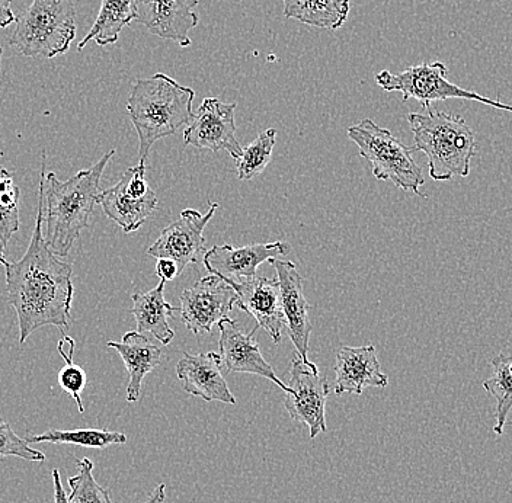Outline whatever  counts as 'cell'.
<instances>
[{
    "instance_id": "6da1fadb",
    "label": "cell",
    "mask_w": 512,
    "mask_h": 503,
    "mask_svg": "<svg viewBox=\"0 0 512 503\" xmlns=\"http://www.w3.org/2000/svg\"><path fill=\"white\" fill-rule=\"evenodd\" d=\"M40 176L37 220L27 253L16 262H3L9 304L18 316L19 344L43 326H56L63 333L72 322L73 268L48 248L44 239V181L46 156Z\"/></svg>"
},
{
    "instance_id": "8fae6325",
    "label": "cell",
    "mask_w": 512,
    "mask_h": 503,
    "mask_svg": "<svg viewBox=\"0 0 512 503\" xmlns=\"http://www.w3.org/2000/svg\"><path fill=\"white\" fill-rule=\"evenodd\" d=\"M236 102L206 98L184 130V143L200 150L220 152L226 150L230 158L238 160L243 147L236 139Z\"/></svg>"
},
{
    "instance_id": "836d02e7",
    "label": "cell",
    "mask_w": 512,
    "mask_h": 503,
    "mask_svg": "<svg viewBox=\"0 0 512 503\" xmlns=\"http://www.w3.org/2000/svg\"><path fill=\"white\" fill-rule=\"evenodd\" d=\"M166 501V485L165 483H159L158 488L155 489V492L146 499V501L142 503H163Z\"/></svg>"
},
{
    "instance_id": "44dd1931",
    "label": "cell",
    "mask_w": 512,
    "mask_h": 503,
    "mask_svg": "<svg viewBox=\"0 0 512 503\" xmlns=\"http://www.w3.org/2000/svg\"><path fill=\"white\" fill-rule=\"evenodd\" d=\"M165 281L160 280L153 290L133 294L131 315L136 317L137 332L152 333L162 345H169L175 338L169 319L174 317V307L165 299Z\"/></svg>"
},
{
    "instance_id": "f1b7e54d",
    "label": "cell",
    "mask_w": 512,
    "mask_h": 503,
    "mask_svg": "<svg viewBox=\"0 0 512 503\" xmlns=\"http://www.w3.org/2000/svg\"><path fill=\"white\" fill-rule=\"evenodd\" d=\"M57 351H59L64 362H66L62 371L59 373L60 387H62L64 392L75 399L79 412L83 413L85 412V408H83L80 394L85 390L88 377H86V371L73 361V355H75V341H73L70 336L64 335L62 341L57 345Z\"/></svg>"
},
{
    "instance_id": "f546056e",
    "label": "cell",
    "mask_w": 512,
    "mask_h": 503,
    "mask_svg": "<svg viewBox=\"0 0 512 503\" xmlns=\"http://www.w3.org/2000/svg\"><path fill=\"white\" fill-rule=\"evenodd\" d=\"M5 457L22 458L27 461L44 463L46 456L30 447L27 440L19 437L8 422L0 419V460Z\"/></svg>"
},
{
    "instance_id": "e575fe53",
    "label": "cell",
    "mask_w": 512,
    "mask_h": 503,
    "mask_svg": "<svg viewBox=\"0 0 512 503\" xmlns=\"http://www.w3.org/2000/svg\"><path fill=\"white\" fill-rule=\"evenodd\" d=\"M2 54H3V50H2V47H0V64H2Z\"/></svg>"
},
{
    "instance_id": "9c48e42d",
    "label": "cell",
    "mask_w": 512,
    "mask_h": 503,
    "mask_svg": "<svg viewBox=\"0 0 512 503\" xmlns=\"http://www.w3.org/2000/svg\"><path fill=\"white\" fill-rule=\"evenodd\" d=\"M98 204L124 233L139 230L158 207V197L146 181V165L139 163L128 169L117 185L101 191Z\"/></svg>"
},
{
    "instance_id": "1f68e13d",
    "label": "cell",
    "mask_w": 512,
    "mask_h": 503,
    "mask_svg": "<svg viewBox=\"0 0 512 503\" xmlns=\"http://www.w3.org/2000/svg\"><path fill=\"white\" fill-rule=\"evenodd\" d=\"M53 485H54V503H73L70 501L69 495L64 490L62 485V479H60V470L54 469L53 474Z\"/></svg>"
},
{
    "instance_id": "d6986e66",
    "label": "cell",
    "mask_w": 512,
    "mask_h": 503,
    "mask_svg": "<svg viewBox=\"0 0 512 503\" xmlns=\"http://www.w3.org/2000/svg\"><path fill=\"white\" fill-rule=\"evenodd\" d=\"M387 386L389 377L382 371L376 346H342L336 352L335 394H363L367 387Z\"/></svg>"
},
{
    "instance_id": "484cf974",
    "label": "cell",
    "mask_w": 512,
    "mask_h": 503,
    "mask_svg": "<svg viewBox=\"0 0 512 503\" xmlns=\"http://www.w3.org/2000/svg\"><path fill=\"white\" fill-rule=\"evenodd\" d=\"M19 198L21 189L5 168H0V264L6 261L9 240L19 230Z\"/></svg>"
},
{
    "instance_id": "4316f807",
    "label": "cell",
    "mask_w": 512,
    "mask_h": 503,
    "mask_svg": "<svg viewBox=\"0 0 512 503\" xmlns=\"http://www.w3.org/2000/svg\"><path fill=\"white\" fill-rule=\"evenodd\" d=\"M277 142V131L268 128L242 150V156L236 160L239 181H251L261 175L270 165L272 152Z\"/></svg>"
},
{
    "instance_id": "ba28073f",
    "label": "cell",
    "mask_w": 512,
    "mask_h": 503,
    "mask_svg": "<svg viewBox=\"0 0 512 503\" xmlns=\"http://www.w3.org/2000/svg\"><path fill=\"white\" fill-rule=\"evenodd\" d=\"M290 386L284 397L291 421L307 426L310 440L328 431L326 426V399L331 394L328 378L320 376L318 365L304 361L299 355L293 358L290 368Z\"/></svg>"
},
{
    "instance_id": "7402d4cb",
    "label": "cell",
    "mask_w": 512,
    "mask_h": 503,
    "mask_svg": "<svg viewBox=\"0 0 512 503\" xmlns=\"http://www.w3.org/2000/svg\"><path fill=\"white\" fill-rule=\"evenodd\" d=\"M283 15L300 24L336 31L350 15L351 0H283Z\"/></svg>"
},
{
    "instance_id": "8992f818",
    "label": "cell",
    "mask_w": 512,
    "mask_h": 503,
    "mask_svg": "<svg viewBox=\"0 0 512 503\" xmlns=\"http://www.w3.org/2000/svg\"><path fill=\"white\" fill-rule=\"evenodd\" d=\"M347 134L351 142L357 144L361 158L370 162L374 178L425 197L421 192L425 179L414 159L415 147L399 142L387 128L377 126L368 118L348 128Z\"/></svg>"
},
{
    "instance_id": "4fadbf2b",
    "label": "cell",
    "mask_w": 512,
    "mask_h": 503,
    "mask_svg": "<svg viewBox=\"0 0 512 503\" xmlns=\"http://www.w3.org/2000/svg\"><path fill=\"white\" fill-rule=\"evenodd\" d=\"M198 3V0H136L134 21L162 40L190 47V32L200 22L195 12Z\"/></svg>"
},
{
    "instance_id": "2e32d148",
    "label": "cell",
    "mask_w": 512,
    "mask_h": 503,
    "mask_svg": "<svg viewBox=\"0 0 512 503\" xmlns=\"http://www.w3.org/2000/svg\"><path fill=\"white\" fill-rule=\"evenodd\" d=\"M236 293V306L256 320V326L264 329L274 344H280L283 329L286 328L281 309L280 283L277 278L270 280L255 277L251 280L226 281Z\"/></svg>"
},
{
    "instance_id": "603a6c76",
    "label": "cell",
    "mask_w": 512,
    "mask_h": 503,
    "mask_svg": "<svg viewBox=\"0 0 512 503\" xmlns=\"http://www.w3.org/2000/svg\"><path fill=\"white\" fill-rule=\"evenodd\" d=\"M134 5L136 0H102L95 24L82 43H79L78 51H82L91 41L101 47L117 43L124 27L136 18Z\"/></svg>"
},
{
    "instance_id": "e0dca14e",
    "label": "cell",
    "mask_w": 512,
    "mask_h": 503,
    "mask_svg": "<svg viewBox=\"0 0 512 503\" xmlns=\"http://www.w3.org/2000/svg\"><path fill=\"white\" fill-rule=\"evenodd\" d=\"M217 326L220 329V357L229 373L255 374L267 378L287 392V384L280 380L274 368L262 357L259 344L254 339L259 326H255L251 333H245L230 317L220 320Z\"/></svg>"
},
{
    "instance_id": "3957f363",
    "label": "cell",
    "mask_w": 512,
    "mask_h": 503,
    "mask_svg": "<svg viewBox=\"0 0 512 503\" xmlns=\"http://www.w3.org/2000/svg\"><path fill=\"white\" fill-rule=\"evenodd\" d=\"M194 98V89L179 85L165 73L134 82L127 111L139 136L140 163L146 165L153 144L190 124Z\"/></svg>"
},
{
    "instance_id": "5b68a950",
    "label": "cell",
    "mask_w": 512,
    "mask_h": 503,
    "mask_svg": "<svg viewBox=\"0 0 512 503\" xmlns=\"http://www.w3.org/2000/svg\"><path fill=\"white\" fill-rule=\"evenodd\" d=\"M15 22L9 43L19 54L43 59L62 56L76 38L75 0H32Z\"/></svg>"
},
{
    "instance_id": "d4e9b609",
    "label": "cell",
    "mask_w": 512,
    "mask_h": 503,
    "mask_svg": "<svg viewBox=\"0 0 512 503\" xmlns=\"http://www.w3.org/2000/svg\"><path fill=\"white\" fill-rule=\"evenodd\" d=\"M28 444H72L79 447L104 448L110 445H123L127 442V435L121 432L104 431V429H73V431H59V429H48L44 434L30 435L27 438Z\"/></svg>"
},
{
    "instance_id": "5bb4252c",
    "label": "cell",
    "mask_w": 512,
    "mask_h": 503,
    "mask_svg": "<svg viewBox=\"0 0 512 503\" xmlns=\"http://www.w3.org/2000/svg\"><path fill=\"white\" fill-rule=\"evenodd\" d=\"M270 264L277 272L280 283L281 309L291 342L296 346L297 355L304 361H309V342L313 326L309 319L310 304L304 296L302 275L296 265L283 259H270Z\"/></svg>"
},
{
    "instance_id": "9a60e30c",
    "label": "cell",
    "mask_w": 512,
    "mask_h": 503,
    "mask_svg": "<svg viewBox=\"0 0 512 503\" xmlns=\"http://www.w3.org/2000/svg\"><path fill=\"white\" fill-rule=\"evenodd\" d=\"M290 252L291 246L283 240L255 243L242 248L216 245L206 252L203 262L210 274L217 275L224 281H243L255 278L259 265L277 256H286Z\"/></svg>"
},
{
    "instance_id": "7c38bea8",
    "label": "cell",
    "mask_w": 512,
    "mask_h": 503,
    "mask_svg": "<svg viewBox=\"0 0 512 503\" xmlns=\"http://www.w3.org/2000/svg\"><path fill=\"white\" fill-rule=\"evenodd\" d=\"M236 304L232 285L217 275H207L181 294V319L194 335L210 333L220 320L227 319Z\"/></svg>"
},
{
    "instance_id": "83f0119b",
    "label": "cell",
    "mask_w": 512,
    "mask_h": 503,
    "mask_svg": "<svg viewBox=\"0 0 512 503\" xmlns=\"http://www.w3.org/2000/svg\"><path fill=\"white\" fill-rule=\"evenodd\" d=\"M78 474L69 477L70 501L73 503H115L110 492L98 485L94 477V461L83 457L76 460Z\"/></svg>"
},
{
    "instance_id": "d6a6232c",
    "label": "cell",
    "mask_w": 512,
    "mask_h": 503,
    "mask_svg": "<svg viewBox=\"0 0 512 503\" xmlns=\"http://www.w3.org/2000/svg\"><path fill=\"white\" fill-rule=\"evenodd\" d=\"M11 5L12 0H0V28L9 27L15 21Z\"/></svg>"
},
{
    "instance_id": "52a82bcc",
    "label": "cell",
    "mask_w": 512,
    "mask_h": 503,
    "mask_svg": "<svg viewBox=\"0 0 512 503\" xmlns=\"http://www.w3.org/2000/svg\"><path fill=\"white\" fill-rule=\"evenodd\" d=\"M447 72L444 63H422L418 66H411L398 75L389 70H382L374 79L383 91L400 92L403 95V101L415 99L424 107V110L430 108L432 102L466 99V101H476L489 105V107L498 108V110L512 112V105L492 101L476 92L467 91V89L454 85L447 79Z\"/></svg>"
},
{
    "instance_id": "277c9868",
    "label": "cell",
    "mask_w": 512,
    "mask_h": 503,
    "mask_svg": "<svg viewBox=\"0 0 512 503\" xmlns=\"http://www.w3.org/2000/svg\"><path fill=\"white\" fill-rule=\"evenodd\" d=\"M408 121L414 133L415 150L427 155L434 181L469 176L476 140L464 118L430 107L425 112H411Z\"/></svg>"
},
{
    "instance_id": "30bf717a",
    "label": "cell",
    "mask_w": 512,
    "mask_h": 503,
    "mask_svg": "<svg viewBox=\"0 0 512 503\" xmlns=\"http://www.w3.org/2000/svg\"><path fill=\"white\" fill-rule=\"evenodd\" d=\"M217 208L219 204L210 203V210L206 214L198 213L192 208L182 211L178 220L163 229L147 253L156 259H171L181 275L188 265L198 264L204 259L207 252L204 229L208 221L213 219Z\"/></svg>"
},
{
    "instance_id": "7a4b0ae2",
    "label": "cell",
    "mask_w": 512,
    "mask_h": 503,
    "mask_svg": "<svg viewBox=\"0 0 512 503\" xmlns=\"http://www.w3.org/2000/svg\"><path fill=\"white\" fill-rule=\"evenodd\" d=\"M114 155L115 149H112L91 168L79 171L64 182L56 173H46L44 221L47 230L44 239L48 248L60 258L69 255L82 230L89 226L101 194L102 173Z\"/></svg>"
},
{
    "instance_id": "ffe728a7",
    "label": "cell",
    "mask_w": 512,
    "mask_h": 503,
    "mask_svg": "<svg viewBox=\"0 0 512 503\" xmlns=\"http://www.w3.org/2000/svg\"><path fill=\"white\" fill-rule=\"evenodd\" d=\"M108 348L115 349L123 358L128 373L127 402L136 403L142 394L144 377L162 362V349L153 344L144 333L127 332L123 341H110Z\"/></svg>"
},
{
    "instance_id": "4dcf8cb0",
    "label": "cell",
    "mask_w": 512,
    "mask_h": 503,
    "mask_svg": "<svg viewBox=\"0 0 512 503\" xmlns=\"http://www.w3.org/2000/svg\"><path fill=\"white\" fill-rule=\"evenodd\" d=\"M156 275L160 278V280L168 281L175 280L176 277H179L178 267L174 261L171 259H158V264H156Z\"/></svg>"
},
{
    "instance_id": "ac0fdd59",
    "label": "cell",
    "mask_w": 512,
    "mask_h": 503,
    "mask_svg": "<svg viewBox=\"0 0 512 503\" xmlns=\"http://www.w3.org/2000/svg\"><path fill=\"white\" fill-rule=\"evenodd\" d=\"M223 362L220 354H188L176 365V376L181 380L182 389L206 402H220L236 405V397L230 392L223 376Z\"/></svg>"
},
{
    "instance_id": "cb8c5ba5",
    "label": "cell",
    "mask_w": 512,
    "mask_h": 503,
    "mask_svg": "<svg viewBox=\"0 0 512 503\" xmlns=\"http://www.w3.org/2000/svg\"><path fill=\"white\" fill-rule=\"evenodd\" d=\"M494 374L483 381V389L496 400L495 434L502 435L512 409V355L501 354L491 361Z\"/></svg>"
}]
</instances>
